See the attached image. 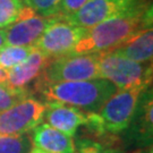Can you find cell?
<instances>
[{"label": "cell", "instance_id": "4", "mask_svg": "<svg viewBox=\"0 0 153 153\" xmlns=\"http://www.w3.org/2000/svg\"><path fill=\"white\" fill-rule=\"evenodd\" d=\"M100 78L99 55L71 53L49 61L35 84L76 82Z\"/></svg>", "mask_w": 153, "mask_h": 153}, {"label": "cell", "instance_id": "22", "mask_svg": "<svg viewBox=\"0 0 153 153\" xmlns=\"http://www.w3.org/2000/svg\"><path fill=\"white\" fill-rule=\"evenodd\" d=\"M6 44V28H0V49Z\"/></svg>", "mask_w": 153, "mask_h": 153}, {"label": "cell", "instance_id": "19", "mask_svg": "<svg viewBox=\"0 0 153 153\" xmlns=\"http://www.w3.org/2000/svg\"><path fill=\"white\" fill-rule=\"evenodd\" d=\"M30 95V90H15L0 83V112Z\"/></svg>", "mask_w": 153, "mask_h": 153}, {"label": "cell", "instance_id": "16", "mask_svg": "<svg viewBox=\"0 0 153 153\" xmlns=\"http://www.w3.org/2000/svg\"><path fill=\"white\" fill-rule=\"evenodd\" d=\"M34 47H17L4 45L0 49V67L4 69H10L22 64L31 55Z\"/></svg>", "mask_w": 153, "mask_h": 153}, {"label": "cell", "instance_id": "15", "mask_svg": "<svg viewBox=\"0 0 153 153\" xmlns=\"http://www.w3.org/2000/svg\"><path fill=\"white\" fill-rule=\"evenodd\" d=\"M75 153H121V150L110 140L81 137L75 143Z\"/></svg>", "mask_w": 153, "mask_h": 153}, {"label": "cell", "instance_id": "21", "mask_svg": "<svg viewBox=\"0 0 153 153\" xmlns=\"http://www.w3.org/2000/svg\"><path fill=\"white\" fill-rule=\"evenodd\" d=\"M88 0H60L57 7L55 17L58 18H67L78 11Z\"/></svg>", "mask_w": 153, "mask_h": 153}, {"label": "cell", "instance_id": "25", "mask_svg": "<svg viewBox=\"0 0 153 153\" xmlns=\"http://www.w3.org/2000/svg\"><path fill=\"white\" fill-rule=\"evenodd\" d=\"M144 153H151V150H150V152H144Z\"/></svg>", "mask_w": 153, "mask_h": 153}, {"label": "cell", "instance_id": "18", "mask_svg": "<svg viewBox=\"0 0 153 153\" xmlns=\"http://www.w3.org/2000/svg\"><path fill=\"white\" fill-rule=\"evenodd\" d=\"M24 6L23 0H0V28L15 22Z\"/></svg>", "mask_w": 153, "mask_h": 153}, {"label": "cell", "instance_id": "9", "mask_svg": "<svg viewBox=\"0 0 153 153\" xmlns=\"http://www.w3.org/2000/svg\"><path fill=\"white\" fill-rule=\"evenodd\" d=\"M53 17H42L24 6L16 21L6 27V44L17 47H34Z\"/></svg>", "mask_w": 153, "mask_h": 153}, {"label": "cell", "instance_id": "20", "mask_svg": "<svg viewBox=\"0 0 153 153\" xmlns=\"http://www.w3.org/2000/svg\"><path fill=\"white\" fill-rule=\"evenodd\" d=\"M35 14L42 17H55L60 0H23Z\"/></svg>", "mask_w": 153, "mask_h": 153}, {"label": "cell", "instance_id": "1", "mask_svg": "<svg viewBox=\"0 0 153 153\" xmlns=\"http://www.w3.org/2000/svg\"><path fill=\"white\" fill-rule=\"evenodd\" d=\"M148 27H152V4L111 17L88 30L73 53H107Z\"/></svg>", "mask_w": 153, "mask_h": 153}, {"label": "cell", "instance_id": "10", "mask_svg": "<svg viewBox=\"0 0 153 153\" xmlns=\"http://www.w3.org/2000/svg\"><path fill=\"white\" fill-rule=\"evenodd\" d=\"M43 120L55 129L73 137L81 126L86 125L88 114L71 105L45 102Z\"/></svg>", "mask_w": 153, "mask_h": 153}, {"label": "cell", "instance_id": "3", "mask_svg": "<svg viewBox=\"0 0 153 153\" xmlns=\"http://www.w3.org/2000/svg\"><path fill=\"white\" fill-rule=\"evenodd\" d=\"M100 78L111 82L117 90L145 88L152 84V62H136L107 52L99 55Z\"/></svg>", "mask_w": 153, "mask_h": 153}, {"label": "cell", "instance_id": "12", "mask_svg": "<svg viewBox=\"0 0 153 153\" xmlns=\"http://www.w3.org/2000/svg\"><path fill=\"white\" fill-rule=\"evenodd\" d=\"M152 88L151 86H149L145 90H143L135 116L131 120V125L127 128L129 129V137L140 146H148V145H151V142H152Z\"/></svg>", "mask_w": 153, "mask_h": 153}, {"label": "cell", "instance_id": "8", "mask_svg": "<svg viewBox=\"0 0 153 153\" xmlns=\"http://www.w3.org/2000/svg\"><path fill=\"white\" fill-rule=\"evenodd\" d=\"M85 32V30L77 27L64 18L53 17L42 35L35 42L34 48L52 60L73 53L75 45L83 38Z\"/></svg>", "mask_w": 153, "mask_h": 153}, {"label": "cell", "instance_id": "23", "mask_svg": "<svg viewBox=\"0 0 153 153\" xmlns=\"http://www.w3.org/2000/svg\"><path fill=\"white\" fill-rule=\"evenodd\" d=\"M7 75H8V71L0 67V83L5 84L6 81H7Z\"/></svg>", "mask_w": 153, "mask_h": 153}, {"label": "cell", "instance_id": "13", "mask_svg": "<svg viewBox=\"0 0 153 153\" xmlns=\"http://www.w3.org/2000/svg\"><path fill=\"white\" fill-rule=\"evenodd\" d=\"M33 146L48 153H75L73 137L55 129L48 124H40L32 131Z\"/></svg>", "mask_w": 153, "mask_h": 153}, {"label": "cell", "instance_id": "2", "mask_svg": "<svg viewBox=\"0 0 153 153\" xmlns=\"http://www.w3.org/2000/svg\"><path fill=\"white\" fill-rule=\"evenodd\" d=\"M35 88L47 102L71 105L86 114L99 112L105 101L117 92L115 85L104 78L35 84Z\"/></svg>", "mask_w": 153, "mask_h": 153}, {"label": "cell", "instance_id": "5", "mask_svg": "<svg viewBox=\"0 0 153 153\" xmlns=\"http://www.w3.org/2000/svg\"><path fill=\"white\" fill-rule=\"evenodd\" d=\"M145 88L117 90V92L105 101L98 114L107 134L118 135L126 131L135 116L141 94Z\"/></svg>", "mask_w": 153, "mask_h": 153}, {"label": "cell", "instance_id": "24", "mask_svg": "<svg viewBox=\"0 0 153 153\" xmlns=\"http://www.w3.org/2000/svg\"><path fill=\"white\" fill-rule=\"evenodd\" d=\"M28 153H48V152H45V151H43V150H41V149L36 148V146H33L32 149H30Z\"/></svg>", "mask_w": 153, "mask_h": 153}, {"label": "cell", "instance_id": "11", "mask_svg": "<svg viewBox=\"0 0 153 153\" xmlns=\"http://www.w3.org/2000/svg\"><path fill=\"white\" fill-rule=\"evenodd\" d=\"M49 59L38 49H33L31 55L22 64L8 69L6 85L15 90H27L32 82L42 75L44 68L49 64Z\"/></svg>", "mask_w": 153, "mask_h": 153}, {"label": "cell", "instance_id": "14", "mask_svg": "<svg viewBox=\"0 0 153 153\" xmlns=\"http://www.w3.org/2000/svg\"><path fill=\"white\" fill-rule=\"evenodd\" d=\"M116 55L123 56L136 62H152L153 55V30L144 28L133 35L118 48L110 51Z\"/></svg>", "mask_w": 153, "mask_h": 153}, {"label": "cell", "instance_id": "17", "mask_svg": "<svg viewBox=\"0 0 153 153\" xmlns=\"http://www.w3.org/2000/svg\"><path fill=\"white\" fill-rule=\"evenodd\" d=\"M30 137L25 135H0V153H28Z\"/></svg>", "mask_w": 153, "mask_h": 153}, {"label": "cell", "instance_id": "7", "mask_svg": "<svg viewBox=\"0 0 153 153\" xmlns=\"http://www.w3.org/2000/svg\"><path fill=\"white\" fill-rule=\"evenodd\" d=\"M45 103L28 95L0 112V135H25L43 121Z\"/></svg>", "mask_w": 153, "mask_h": 153}, {"label": "cell", "instance_id": "6", "mask_svg": "<svg viewBox=\"0 0 153 153\" xmlns=\"http://www.w3.org/2000/svg\"><path fill=\"white\" fill-rule=\"evenodd\" d=\"M150 4L149 0H88L79 10L64 19L88 31L111 17L137 10Z\"/></svg>", "mask_w": 153, "mask_h": 153}]
</instances>
